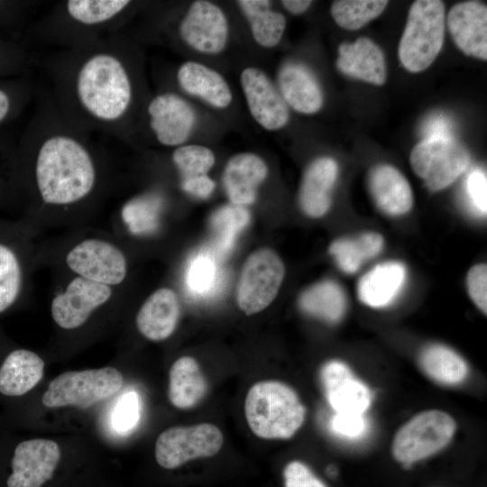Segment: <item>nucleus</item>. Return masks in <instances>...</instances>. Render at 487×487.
<instances>
[{"instance_id": "1", "label": "nucleus", "mask_w": 487, "mask_h": 487, "mask_svg": "<svg viewBox=\"0 0 487 487\" xmlns=\"http://www.w3.org/2000/svg\"><path fill=\"white\" fill-rule=\"evenodd\" d=\"M46 69L52 87L49 98L67 120L87 133H120L135 89L115 34L64 49Z\"/></svg>"}, {"instance_id": "2", "label": "nucleus", "mask_w": 487, "mask_h": 487, "mask_svg": "<svg viewBox=\"0 0 487 487\" xmlns=\"http://www.w3.org/2000/svg\"><path fill=\"white\" fill-rule=\"evenodd\" d=\"M87 133L67 120L49 97L39 106L28 142L35 187L44 204L73 205L96 188L98 168Z\"/></svg>"}, {"instance_id": "3", "label": "nucleus", "mask_w": 487, "mask_h": 487, "mask_svg": "<svg viewBox=\"0 0 487 487\" xmlns=\"http://www.w3.org/2000/svg\"><path fill=\"white\" fill-rule=\"evenodd\" d=\"M132 5L128 0H68L58 4L39 23V33L69 49L114 33Z\"/></svg>"}, {"instance_id": "4", "label": "nucleus", "mask_w": 487, "mask_h": 487, "mask_svg": "<svg viewBox=\"0 0 487 487\" xmlns=\"http://www.w3.org/2000/svg\"><path fill=\"white\" fill-rule=\"evenodd\" d=\"M250 429L263 439H288L302 426L306 409L296 391L278 381L254 383L244 401Z\"/></svg>"}, {"instance_id": "5", "label": "nucleus", "mask_w": 487, "mask_h": 487, "mask_svg": "<svg viewBox=\"0 0 487 487\" xmlns=\"http://www.w3.org/2000/svg\"><path fill=\"white\" fill-rule=\"evenodd\" d=\"M445 28L446 7L442 1H415L399 43L402 66L413 73L427 69L442 49Z\"/></svg>"}, {"instance_id": "6", "label": "nucleus", "mask_w": 487, "mask_h": 487, "mask_svg": "<svg viewBox=\"0 0 487 487\" xmlns=\"http://www.w3.org/2000/svg\"><path fill=\"white\" fill-rule=\"evenodd\" d=\"M123 384L122 373L111 366L65 372L49 383L41 402L47 408L87 409L115 394Z\"/></svg>"}, {"instance_id": "7", "label": "nucleus", "mask_w": 487, "mask_h": 487, "mask_svg": "<svg viewBox=\"0 0 487 487\" xmlns=\"http://www.w3.org/2000/svg\"><path fill=\"white\" fill-rule=\"evenodd\" d=\"M455 429V421L447 413L438 409L422 411L397 431L392 455L404 466H409L445 448Z\"/></svg>"}, {"instance_id": "8", "label": "nucleus", "mask_w": 487, "mask_h": 487, "mask_svg": "<svg viewBox=\"0 0 487 487\" xmlns=\"http://www.w3.org/2000/svg\"><path fill=\"white\" fill-rule=\"evenodd\" d=\"M414 172L432 191L441 190L456 180L467 169L470 154L455 137L423 139L410 152Z\"/></svg>"}, {"instance_id": "9", "label": "nucleus", "mask_w": 487, "mask_h": 487, "mask_svg": "<svg viewBox=\"0 0 487 487\" xmlns=\"http://www.w3.org/2000/svg\"><path fill=\"white\" fill-rule=\"evenodd\" d=\"M285 274L281 259L272 250L262 248L245 261L236 290L237 304L246 315L267 308L276 298Z\"/></svg>"}, {"instance_id": "10", "label": "nucleus", "mask_w": 487, "mask_h": 487, "mask_svg": "<svg viewBox=\"0 0 487 487\" xmlns=\"http://www.w3.org/2000/svg\"><path fill=\"white\" fill-rule=\"evenodd\" d=\"M223 442L221 430L211 423L172 427L157 437L154 455L161 467L175 469L189 460L215 455Z\"/></svg>"}, {"instance_id": "11", "label": "nucleus", "mask_w": 487, "mask_h": 487, "mask_svg": "<svg viewBox=\"0 0 487 487\" xmlns=\"http://www.w3.org/2000/svg\"><path fill=\"white\" fill-rule=\"evenodd\" d=\"M66 262L78 276L110 287L123 282L127 273L123 252L97 238L85 239L76 244L67 254Z\"/></svg>"}, {"instance_id": "12", "label": "nucleus", "mask_w": 487, "mask_h": 487, "mask_svg": "<svg viewBox=\"0 0 487 487\" xmlns=\"http://www.w3.org/2000/svg\"><path fill=\"white\" fill-rule=\"evenodd\" d=\"M182 41L198 52L218 54L228 41L229 25L224 11L216 4L194 1L179 23Z\"/></svg>"}, {"instance_id": "13", "label": "nucleus", "mask_w": 487, "mask_h": 487, "mask_svg": "<svg viewBox=\"0 0 487 487\" xmlns=\"http://www.w3.org/2000/svg\"><path fill=\"white\" fill-rule=\"evenodd\" d=\"M146 112L154 138L167 147L183 145L197 121L195 110L190 104L172 92L154 96L147 104Z\"/></svg>"}, {"instance_id": "14", "label": "nucleus", "mask_w": 487, "mask_h": 487, "mask_svg": "<svg viewBox=\"0 0 487 487\" xmlns=\"http://www.w3.org/2000/svg\"><path fill=\"white\" fill-rule=\"evenodd\" d=\"M112 294L110 286L77 276L53 298L51 307L52 318L63 329L78 328L94 310L106 303Z\"/></svg>"}, {"instance_id": "15", "label": "nucleus", "mask_w": 487, "mask_h": 487, "mask_svg": "<svg viewBox=\"0 0 487 487\" xmlns=\"http://www.w3.org/2000/svg\"><path fill=\"white\" fill-rule=\"evenodd\" d=\"M60 459L59 445L50 439L21 442L14 449L7 487H42L56 471Z\"/></svg>"}, {"instance_id": "16", "label": "nucleus", "mask_w": 487, "mask_h": 487, "mask_svg": "<svg viewBox=\"0 0 487 487\" xmlns=\"http://www.w3.org/2000/svg\"><path fill=\"white\" fill-rule=\"evenodd\" d=\"M240 82L250 114L262 128L277 131L288 124L289 107L264 71L245 68Z\"/></svg>"}, {"instance_id": "17", "label": "nucleus", "mask_w": 487, "mask_h": 487, "mask_svg": "<svg viewBox=\"0 0 487 487\" xmlns=\"http://www.w3.org/2000/svg\"><path fill=\"white\" fill-rule=\"evenodd\" d=\"M325 396L335 413L363 414L371 404L369 388L341 361H329L320 370Z\"/></svg>"}, {"instance_id": "18", "label": "nucleus", "mask_w": 487, "mask_h": 487, "mask_svg": "<svg viewBox=\"0 0 487 487\" xmlns=\"http://www.w3.org/2000/svg\"><path fill=\"white\" fill-rule=\"evenodd\" d=\"M447 27L456 46L467 56L487 60V7L478 1L455 5Z\"/></svg>"}, {"instance_id": "19", "label": "nucleus", "mask_w": 487, "mask_h": 487, "mask_svg": "<svg viewBox=\"0 0 487 487\" xmlns=\"http://www.w3.org/2000/svg\"><path fill=\"white\" fill-rule=\"evenodd\" d=\"M267 174L266 162L255 153L242 152L230 158L225 167L223 183L231 203L244 207L253 204Z\"/></svg>"}, {"instance_id": "20", "label": "nucleus", "mask_w": 487, "mask_h": 487, "mask_svg": "<svg viewBox=\"0 0 487 487\" xmlns=\"http://www.w3.org/2000/svg\"><path fill=\"white\" fill-rule=\"evenodd\" d=\"M336 66L344 74L376 86L386 81L383 51L366 37L358 38L354 42H342L338 47Z\"/></svg>"}, {"instance_id": "21", "label": "nucleus", "mask_w": 487, "mask_h": 487, "mask_svg": "<svg viewBox=\"0 0 487 487\" xmlns=\"http://www.w3.org/2000/svg\"><path fill=\"white\" fill-rule=\"evenodd\" d=\"M338 171L337 162L330 157L317 158L308 166L299 194V206L307 216L320 217L329 210Z\"/></svg>"}, {"instance_id": "22", "label": "nucleus", "mask_w": 487, "mask_h": 487, "mask_svg": "<svg viewBox=\"0 0 487 487\" xmlns=\"http://www.w3.org/2000/svg\"><path fill=\"white\" fill-rule=\"evenodd\" d=\"M179 317V304L174 290L161 288L151 294L136 316V326L148 340L162 341L174 332Z\"/></svg>"}, {"instance_id": "23", "label": "nucleus", "mask_w": 487, "mask_h": 487, "mask_svg": "<svg viewBox=\"0 0 487 487\" xmlns=\"http://www.w3.org/2000/svg\"><path fill=\"white\" fill-rule=\"evenodd\" d=\"M278 81L282 98L295 111L311 115L321 109L324 103L321 87L315 75L304 65L285 64L279 72Z\"/></svg>"}, {"instance_id": "24", "label": "nucleus", "mask_w": 487, "mask_h": 487, "mask_svg": "<svg viewBox=\"0 0 487 487\" xmlns=\"http://www.w3.org/2000/svg\"><path fill=\"white\" fill-rule=\"evenodd\" d=\"M176 78L183 91L213 107L224 109L232 103V91L225 78L202 63L191 60L182 63Z\"/></svg>"}, {"instance_id": "25", "label": "nucleus", "mask_w": 487, "mask_h": 487, "mask_svg": "<svg viewBox=\"0 0 487 487\" xmlns=\"http://www.w3.org/2000/svg\"><path fill=\"white\" fill-rule=\"evenodd\" d=\"M369 187L377 206L390 216H401L412 207L410 185L391 165L380 164L370 172Z\"/></svg>"}, {"instance_id": "26", "label": "nucleus", "mask_w": 487, "mask_h": 487, "mask_svg": "<svg viewBox=\"0 0 487 487\" xmlns=\"http://www.w3.org/2000/svg\"><path fill=\"white\" fill-rule=\"evenodd\" d=\"M406 268L399 262L380 263L359 280V299L372 308H383L393 302L406 281Z\"/></svg>"}, {"instance_id": "27", "label": "nucleus", "mask_w": 487, "mask_h": 487, "mask_svg": "<svg viewBox=\"0 0 487 487\" xmlns=\"http://www.w3.org/2000/svg\"><path fill=\"white\" fill-rule=\"evenodd\" d=\"M207 391V380L196 359L191 356L178 358L169 372L170 403L177 409H188L198 405Z\"/></svg>"}, {"instance_id": "28", "label": "nucleus", "mask_w": 487, "mask_h": 487, "mask_svg": "<svg viewBox=\"0 0 487 487\" xmlns=\"http://www.w3.org/2000/svg\"><path fill=\"white\" fill-rule=\"evenodd\" d=\"M44 361L34 352L18 349L11 352L0 367V392L22 396L41 380Z\"/></svg>"}, {"instance_id": "29", "label": "nucleus", "mask_w": 487, "mask_h": 487, "mask_svg": "<svg viewBox=\"0 0 487 487\" xmlns=\"http://www.w3.org/2000/svg\"><path fill=\"white\" fill-rule=\"evenodd\" d=\"M418 363L427 376L442 385L459 384L468 375L466 362L456 352L439 344L424 347Z\"/></svg>"}, {"instance_id": "30", "label": "nucleus", "mask_w": 487, "mask_h": 487, "mask_svg": "<svg viewBox=\"0 0 487 487\" xmlns=\"http://www.w3.org/2000/svg\"><path fill=\"white\" fill-rule=\"evenodd\" d=\"M237 4L250 24L254 41L264 48L275 47L286 28L284 15L271 9L268 0H240Z\"/></svg>"}, {"instance_id": "31", "label": "nucleus", "mask_w": 487, "mask_h": 487, "mask_svg": "<svg viewBox=\"0 0 487 487\" xmlns=\"http://www.w3.org/2000/svg\"><path fill=\"white\" fill-rule=\"evenodd\" d=\"M299 303L307 314L329 323L338 322L346 308L342 288L332 280H323L307 289Z\"/></svg>"}, {"instance_id": "32", "label": "nucleus", "mask_w": 487, "mask_h": 487, "mask_svg": "<svg viewBox=\"0 0 487 487\" xmlns=\"http://www.w3.org/2000/svg\"><path fill=\"white\" fill-rule=\"evenodd\" d=\"M382 247L381 235L367 232L356 238H340L334 241L329 247V253L343 271L354 273L364 262L379 254Z\"/></svg>"}, {"instance_id": "33", "label": "nucleus", "mask_w": 487, "mask_h": 487, "mask_svg": "<svg viewBox=\"0 0 487 487\" xmlns=\"http://www.w3.org/2000/svg\"><path fill=\"white\" fill-rule=\"evenodd\" d=\"M249 221L250 213L244 206L231 203L216 209L210 218L213 251L219 256L228 253Z\"/></svg>"}, {"instance_id": "34", "label": "nucleus", "mask_w": 487, "mask_h": 487, "mask_svg": "<svg viewBox=\"0 0 487 487\" xmlns=\"http://www.w3.org/2000/svg\"><path fill=\"white\" fill-rule=\"evenodd\" d=\"M386 0H337L331 5V15L338 26L357 30L378 17L388 5Z\"/></svg>"}, {"instance_id": "35", "label": "nucleus", "mask_w": 487, "mask_h": 487, "mask_svg": "<svg viewBox=\"0 0 487 487\" xmlns=\"http://www.w3.org/2000/svg\"><path fill=\"white\" fill-rule=\"evenodd\" d=\"M172 161L182 179L207 175L215 163L213 152L203 145L187 144L177 147Z\"/></svg>"}, {"instance_id": "36", "label": "nucleus", "mask_w": 487, "mask_h": 487, "mask_svg": "<svg viewBox=\"0 0 487 487\" xmlns=\"http://www.w3.org/2000/svg\"><path fill=\"white\" fill-rule=\"evenodd\" d=\"M22 283V271L15 253L0 244V313L16 300Z\"/></svg>"}, {"instance_id": "37", "label": "nucleus", "mask_w": 487, "mask_h": 487, "mask_svg": "<svg viewBox=\"0 0 487 487\" xmlns=\"http://www.w3.org/2000/svg\"><path fill=\"white\" fill-rule=\"evenodd\" d=\"M161 207L160 197L146 194L129 201L124 209V215L129 220L133 232L145 233L155 229Z\"/></svg>"}, {"instance_id": "38", "label": "nucleus", "mask_w": 487, "mask_h": 487, "mask_svg": "<svg viewBox=\"0 0 487 487\" xmlns=\"http://www.w3.org/2000/svg\"><path fill=\"white\" fill-rule=\"evenodd\" d=\"M188 288L194 294L206 295L214 289L217 279L215 259L200 253L191 260L186 275Z\"/></svg>"}, {"instance_id": "39", "label": "nucleus", "mask_w": 487, "mask_h": 487, "mask_svg": "<svg viewBox=\"0 0 487 487\" xmlns=\"http://www.w3.org/2000/svg\"><path fill=\"white\" fill-rule=\"evenodd\" d=\"M138 419V396L133 391L127 392L120 398L114 409L112 415L113 427L116 431L125 433L136 425Z\"/></svg>"}, {"instance_id": "40", "label": "nucleus", "mask_w": 487, "mask_h": 487, "mask_svg": "<svg viewBox=\"0 0 487 487\" xmlns=\"http://www.w3.org/2000/svg\"><path fill=\"white\" fill-rule=\"evenodd\" d=\"M487 179L481 169H473L467 176L465 192L469 207L477 215H486L487 212Z\"/></svg>"}, {"instance_id": "41", "label": "nucleus", "mask_w": 487, "mask_h": 487, "mask_svg": "<svg viewBox=\"0 0 487 487\" xmlns=\"http://www.w3.org/2000/svg\"><path fill=\"white\" fill-rule=\"evenodd\" d=\"M285 487H327L304 463L289 462L283 470Z\"/></svg>"}, {"instance_id": "42", "label": "nucleus", "mask_w": 487, "mask_h": 487, "mask_svg": "<svg viewBox=\"0 0 487 487\" xmlns=\"http://www.w3.org/2000/svg\"><path fill=\"white\" fill-rule=\"evenodd\" d=\"M470 298L484 314L487 312V267L478 264L472 267L467 275Z\"/></svg>"}, {"instance_id": "43", "label": "nucleus", "mask_w": 487, "mask_h": 487, "mask_svg": "<svg viewBox=\"0 0 487 487\" xmlns=\"http://www.w3.org/2000/svg\"><path fill=\"white\" fill-rule=\"evenodd\" d=\"M363 414L335 413L331 420L334 432L347 437H355L365 430Z\"/></svg>"}, {"instance_id": "44", "label": "nucleus", "mask_w": 487, "mask_h": 487, "mask_svg": "<svg viewBox=\"0 0 487 487\" xmlns=\"http://www.w3.org/2000/svg\"><path fill=\"white\" fill-rule=\"evenodd\" d=\"M422 133L424 139L432 137H455L452 122L442 114L432 115L428 117L422 126Z\"/></svg>"}, {"instance_id": "45", "label": "nucleus", "mask_w": 487, "mask_h": 487, "mask_svg": "<svg viewBox=\"0 0 487 487\" xmlns=\"http://www.w3.org/2000/svg\"><path fill=\"white\" fill-rule=\"evenodd\" d=\"M181 187L197 198H207L214 191L216 184L207 175H204L182 179Z\"/></svg>"}, {"instance_id": "46", "label": "nucleus", "mask_w": 487, "mask_h": 487, "mask_svg": "<svg viewBox=\"0 0 487 487\" xmlns=\"http://www.w3.org/2000/svg\"><path fill=\"white\" fill-rule=\"evenodd\" d=\"M312 1L309 0H283L281 5L284 8L292 14H301L306 12L311 5Z\"/></svg>"}, {"instance_id": "47", "label": "nucleus", "mask_w": 487, "mask_h": 487, "mask_svg": "<svg viewBox=\"0 0 487 487\" xmlns=\"http://www.w3.org/2000/svg\"><path fill=\"white\" fill-rule=\"evenodd\" d=\"M13 107L11 95L4 88L0 87V124L10 115Z\"/></svg>"}, {"instance_id": "48", "label": "nucleus", "mask_w": 487, "mask_h": 487, "mask_svg": "<svg viewBox=\"0 0 487 487\" xmlns=\"http://www.w3.org/2000/svg\"><path fill=\"white\" fill-rule=\"evenodd\" d=\"M0 5H1V2H0Z\"/></svg>"}]
</instances>
